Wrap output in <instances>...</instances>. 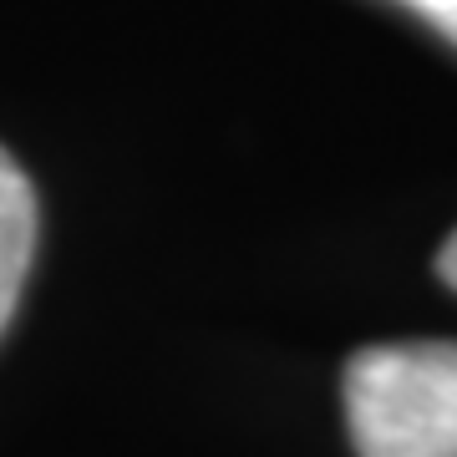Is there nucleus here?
Here are the masks:
<instances>
[{
  "label": "nucleus",
  "mask_w": 457,
  "mask_h": 457,
  "mask_svg": "<svg viewBox=\"0 0 457 457\" xmlns=\"http://www.w3.org/2000/svg\"><path fill=\"white\" fill-rule=\"evenodd\" d=\"M361 457H457V341L366 345L345 361Z\"/></svg>",
  "instance_id": "f257e3e1"
},
{
  "label": "nucleus",
  "mask_w": 457,
  "mask_h": 457,
  "mask_svg": "<svg viewBox=\"0 0 457 457\" xmlns=\"http://www.w3.org/2000/svg\"><path fill=\"white\" fill-rule=\"evenodd\" d=\"M36 249V194L21 163L0 147V330L11 320Z\"/></svg>",
  "instance_id": "f03ea898"
},
{
  "label": "nucleus",
  "mask_w": 457,
  "mask_h": 457,
  "mask_svg": "<svg viewBox=\"0 0 457 457\" xmlns=\"http://www.w3.org/2000/svg\"><path fill=\"white\" fill-rule=\"evenodd\" d=\"M402 5H411L422 21H432V26L457 46V0H402Z\"/></svg>",
  "instance_id": "7ed1b4c3"
},
{
  "label": "nucleus",
  "mask_w": 457,
  "mask_h": 457,
  "mask_svg": "<svg viewBox=\"0 0 457 457\" xmlns=\"http://www.w3.org/2000/svg\"><path fill=\"white\" fill-rule=\"evenodd\" d=\"M437 275L457 290V228H453V239H447V245H442V254H437Z\"/></svg>",
  "instance_id": "20e7f679"
}]
</instances>
